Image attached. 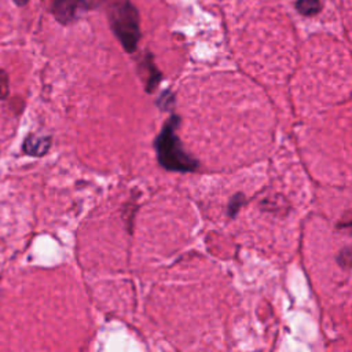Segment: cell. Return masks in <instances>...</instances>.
Segmentation results:
<instances>
[{"label":"cell","mask_w":352,"mask_h":352,"mask_svg":"<svg viewBox=\"0 0 352 352\" xmlns=\"http://www.w3.org/2000/svg\"><path fill=\"white\" fill-rule=\"evenodd\" d=\"M10 96V78L6 70L0 69V100H6Z\"/></svg>","instance_id":"7"},{"label":"cell","mask_w":352,"mask_h":352,"mask_svg":"<svg viewBox=\"0 0 352 352\" xmlns=\"http://www.w3.org/2000/svg\"><path fill=\"white\" fill-rule=\"evenodd\" d=\"M139 70L144 72V76L142 77L144 80V87L147 92H153L160 81L162 80V73L158 70V67L154 63V58L151 52H146V55L139 62Z\"/></svg>","instance_id":"4"},{"label":"cell","mask_w":352,"mask_h":352,"mask_svg":"<svg viewBox=\"0 0 352 352\" xmlns=\"http://www.w3.org/2000/svg\"><path fill=\"white\" fill-rule=\"evenodd\" d=\"M294 8L302 16H315L322 11L323 6L320 0H296Z\"/></svg>","instance_id":"6"},{"label":"cell","mask_w":352,"mask_h":352,"mask_svg":"<svg viewBox=\"0 0 352 352\" xmlns=\"http://www.w3.org/2000/svg\"><path fill=\"white\" fill-rule=\"evenodd\" d=\"M338 263H340V265H344L346 268L349 267V264H351V249L349 248H345L342 252H340Z\"/></svg>","instance_id":"10"},{"label":"cell","mask_w":352,"mask_h":352,"mask_svg":"<svg viewBox=\"0 0 352 352\" xmlns=\"http://www.w3.org/2000/svg\"><path fill=\"white\" fill-rule=\"evenodd\" d=\"M104 10L111 32L128 54L138 50L142 38L140 15L131 0H106Z\"/></svg>","instance_id":"2"},{"label":"cell","mask_w":352,"mask_h":352,"mask_svg":"<svg viewBox=\"0 0 352 352\" xmlns=\"http://www.w3.org/2000/svg\"><path fill=\"white\" fill-rule=\"evenodd\" d=\"M180 118L172 114L161 128V132L154 140V148L161 166L173 172H194L198 168V161L192 158L183 147L176 131Z\"/></svg>","instance_id":"1"},{"label":"cell","mask_w":352,"mask_h":352,"mask_svg":"<svg viewBox=\"0 0 352 352\" xmlns=\"http://www.w3.org/2000/svg\"><path fill=\"white\" fill-rule=\"evenodd\" d=\"M157 104H158L162 110L172 109L173 104H175V96H173V94H172L170 91H165V92L160 96Z\"/></svg>","instance_id":"8"},{"label":"cell","mask_w":352,"mask_h":352,"mask_svg":"<svg viewBox=\"0 0 352 352\" xmlns=\"http://www.w3.org/2000/svg\"><path fill=\"white\" fill-rule=\"evenodd\" d=\"M87 0H50L51 14L63 26L74 23L78 12L87 10Z\"/></svg>","instance_id":"3"},{"label":"cell","mask_w":352,"mask_h":352,"mask_svg":"<svg viewBox=\"0 0 352 352\" xmlns=\"http://www.w3.org/2000/svg\"><path fill=\"white\" fill-rule=\"evenodd\" d=\"M51 147V138L48 136H36L33 133L28 135L23 140L22 150L28 155L33 157H41L44 155Z\"/></svg>","instance_id":"5"},{"label":"cell","mask_w":352,"mask_h":352,"mask_svg":"<svg viewBox=\"0 0 352 352\" xmlns=\"http://www.w3.org/2000/svg\"><path fill=\"white\" fill-rule=\"evenodd\" d=\"M28 1H29V0H14V3H15L16 6H21V7L25 6Z\"/></svg>","instance_id":"11"},{"label":"cell","mask_w":352,"mask_h":352,"mask_svg":"<svg viewBox=\"0 0 352 352\" xmlns=\"http://www.w3.org/2000/svg\"><path fill=\"white\" fill-rule=\"evenodd\" d=\"M243 201H245V197H243L242 194L234 195V197L231 198V201H230V205H228V214H230V216H235V213L241 209Z\"/></svg>","instance_id":"9"}]
</instances>
